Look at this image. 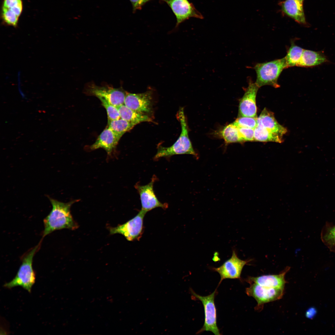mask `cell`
Returning <instances> with one entry per match:
<instances>
[{
    "label": "cell",
    "mask_w": 335,
    "mask_h": 335,
    "mask_svg": "<svg viewBox=\"0 0 335 335\" xmlns=\"http://www.w3.org/2000/svg\"><path fill=\"white\" fill-rule=\"evenodd\" d=\"M52 208L44 219V229L42 237L57 230L63 229L75 230L78 227L70 213L72 204L79 201L76 200L64 203L49 197Z\"/></svg>",
    "instance_id": "1"
},
{
    "label": "cell",
    "mask_w": 335,
    "mask_h": 335,
    "mask_svg": "<svg viewBox=\"0 0 335 335\" xmlns=\"http://www.w3.org/2000/svg\"><path fill=\"white\" fill-rule=\"evenodd\" d=\"M176 117L180 122L181 129L179 138L175 143L170 147H165L159 145L154 157V159L178 154H190L197 156L189 138L187 122L183 107L180 108L177 113Z\"/></svg>",
    "instance_id": "2"
},
{
    "label": "cell",
    "mask_w": 335,
    "mask_h": 335,
    "mask_svg": "<svg viewBox=\"0 0 335 335\" xmlns=\"http://www.w3.org/2000/svg\"><path fill=\"white\" fill-rule=\"evenodd\" d=\"M42 241L25 253L21 258L22 263L14 278L10 282L5 284L4 286L11 288L21 286L30 293L32 287L35 281L36 275L33 268V258L39 250Z\"/></svg>",
    "instance_id": "3"
},
{
    "label": "cell",
    "mask_w": 335,
    "mask_h": 335,
    "mask_svg": "<svg viewBox=\"0 0 335 335\" xmlns=\"http://www.w3.org/2000/svg\"><path fill=\"white\" fill-rule=\"evenodd\" d=\"M285 57L270 61L257 63L254 69L257 74L256 84L259 87L270 85L275 88L280 86L278 80L282 71L288 68Z\"/></svg>",
    "instance_id": "4"
},
{
    "label": "cell",
    "mask_w": 335,
    "mask_h": 335,
    "mask_svg": "<svg viewBox=\"0 0 335 335\" xmlns=\"http://www.w3.org/2000/svg\"><path fill=\"white\" fill-rule=\"evenodd\" d=\"M190 291L192 297L202 302L204 309V323L202 328L197 333V334L206 331L211 332L215 335H220L221 334L217 325V312L214 302L216 290L206 296L197 294L191 288L190 289Z\"/></svg>",
    "instance_id": "5"
},
{
    "label": "cell",
    "mask_w": 335,
    "mask_h": 335,
    "mask_svg": "<svg viewBox=\"0 0 335 335\" xmlns=\"http://www.w3.org/2000/svg\"><path fill=\"white\" fill-rule=\"evenodd\" d=\"M250 284L249 287L246 289V293L257 301V305L255 307L257 310H261L265 303L280 299L284 293V288H270L255 283Z\"/></svg>",
    "instance_id": "6"
},
{
    "label": "cell",
    "mask_w": 335,
    "mask_h": 335,
    "mask_svg": "<svg viewBox=\"0 0 335 335\" xmlns=\"http://www.w3.org/2000/svg\"><path fill=\"white\" fill-rule=\"evenodd\" d=\"M85 90L87 94L102 97L117 107L124 105L127 93L121 88L107 85L98 86L92 83L87 84Z\"/></svg>",
    "instance_id": "7"
},
{
    "label": "cell",
    "mask_w": 335,
    "mask_h": 335,
    "mask_svg": "<svg viewBox=\"0 0 335 335\" xmlns=\"http://www.w3.org/2000/svg\"><path fill=\"white\" fill-rule=\"evenodd\" d=\"M146 213L141 209L136 215L125 223L110 228V234H122L129 241L139 240L143 232V220Z\"/></svg>",
    "instance_id": "8"
},
{
    "label": "cell",
    "mask_w": 335,
    "mask_h": 335,
    "mask_svg": "<svg viewBox=\"0 0 335 335\" xmlns=\"http://www.w3.org/2000/svg\"><path fill=\"white\" fill-rule=\"evenodd\" d=\"M168 5L176 16L177 28L180 24L190 18L203 19L202 15L188 0H162Z\"/></svg>",
    "instance_id": "9"
},
{
    "label": "cell",
    "mask_w": 335,
    "mask_h": 335,
    "mask_svg": "<svg viewBox=\"0 0 335 335\" xmlns=\"http://www.w3.org/2000/svg\"><path fill=\"white\" fill-rule=\"evenodd\" d=\"M156 179V176L154 175L147 184L141 185L137 183L135 185L140 195L141 209L146 212L157 208H161L163 209L168 208V204L160 202L155 194L153 186Z\"/></svg>",
    "instance_id": "10"
},
{
    "label": "cell",
    "mask_w": 335,
    "mask_h": 335,
    "mask_svg": "<svg viewBox=\"0 0 335 335\" xmlns=\"http://www.w3.org/2000/svg\"><path fill=\"white\" fill-rule=\"evenodd\" d=\"M249 261L240 259L238 257L236 251L233 250L231 257L230 259L219 267H213L212 269L219 274L221 277L220 284L225 279H240L243 267Z\"/></svg>",
    "instance_id": "11"
},
{
    "label": "cell",
    "mask_w": 335,
    "mask_h": 335,
    "mask_svg": "<svg viewBox=\"0 0 335 335\" xmlns=\"http://www.w3.org/2000/svg\"><path fill=\"white\" fill-rule=\"evenodd\" d=\"M152 96L151 90L140 93L127 92L124 104L131 109L149 115L152 110Z\"/></svg>",
    "instance_id": "12"
},
{
    "label": "cell",
    "mask_w": 335,
    "mask_h": 335,
    "mask_svg": "<svg viewBox=\"0 0 335 335\" xmlns=\"http://www.w3.org/2000/svg\"><path fill=\"white\" fill-rule=\"evenodd\" d=\"M259 87L251 80L240 101L239 114L240 116L257 117L256 97Z\"/></svg>",
    "instance_id": "13"
},
{
    "label": "cell",
    "mask_w": 335,
    "mask_h": 335,
    "mask_svg": "<svg viewBox=\"0 0 335 335\" xmlns=\"http://www.w3.org/2000/svg\"><path fill=\"white\" fill-rule=\"evenodd\" d=\"M120 138L107 126L98 136L95 142L90 146V149L93 150L102 148L108 155H110Z\"/></svg>",
    "instance_id": "14"
},
{
    "label": "cell",
    "mask_w": 335,
    "mask_h": 335,
    "mask_svg": "<svg viewBox=\"0 0 335 335\" xmlns=\"http://www.w3.org/2000/svg\"><path fill=\"white\" fill-rule=\"evenodd\" d=\"M290 267L287 266L278 275H263L257 277H248L246 281L249 284L255 283L261 286L270 288H284L286 282L285 276Z\"/></svg>",
    "instance_id": "15"
},
{
    "label": "cell",
    "mask_w": 335,
    "mask_h": 335,
    "mask_svg": "<svg viewBox=\"0 0 335 335\" xmlns=\"http://www.w3.org/2000/svg\"><path fill=\"white\" fill-rule=\"evenodd\" d=\"M257 126L262 127L282 136L287 132V129L279 124L273 113L265 108L257 118Z\"/></svg>",
    "instance_id": "16"
},
{
    "label": "cell",
    "mask_w": 335,
    "mask_h": 335,
    "mask_svg": "<svg viewBox=\"0 0 335 335\" xmlns=\"http://www.w3.org/2000/svg\"><path fill=\"white\" fill-rule=\"evenodd\" d=\"M281 5L282 11L287 15L300 24H306L303 3L296 0H286Z\"/></svg>",
    "instance_id": "17"
},
{
    "label": "cell",
    "mask_w": 335,
    "mask_h": 335,
    "mask_svg": "<svg viewBox=\"0 0 335 335\" xmlns=\"http://www.w3.org/2000/svg\"><path fill=\"white\" fill-rule=\"evenodd\" d=\"M327 57L323 52L304 49L297 66L311 67L327 62Z\"/></svg>",
    "instance_id": "18"
},
{
    "label": "cell",
    "mask_w": 335,
    "mask_h": 335,
    "mask_svg": "<svg viewBox=\"0 0 335 335\" xmlns=\"http://www.w3.org/2000/svg\"><path fill=\"white\" fill-rule=\"evenodd\" d=\"M120 118L136 125L143 122H152L148 115L130 109L124 104L117 107Z\"/></svg>",
    "instance_id": "19"
},
{
    "label": "cell",
    "mask_w": 335,
    "mask_h": 335,
    "mask_svg": "<svg viewBox=\"0 0 335 335\" xmlns=\"http://www.w3.org/2000/svg\"><path fill=\"white\" fill-rule=\"evenodd\" d=\"M254 132L255 141L278 143L283 141L282 136L262 127L257 126L254 129Z\"/></svg>",
    "instance_id": "20"
},
{
    "label": "cell",
    "mask_w": 335,
    "mask_h": 335,
    "mask_svg": "<svg viewBox=\"0 0 335 335\" xmlns=\"http://www.w3.org/2000/svg\"><path fill=\"white\" fill-rule=\"evenodd\" d=\"M134 124L120 118L114 120H108V127L121 138L126 132L131 130Z\"/></svg>",
    "instance_id": "21"
},
{
    "label": "cell",
    "mask_w": 335,
    "mask_h": 335,
    "mask_svg": "<svg viewBox=\"0 0 335 335\" xmlns=\"http://www.w3.org/2000/svg\"><path fill=\"white\" fill-rule=\"evenodd\" d=\"M221 135L227 143L243 142L238 127L233 123L224 127L221 131Z\"/></svg>",
    "instance_id": "22"
},
{
    "label": "cell",
    "mask_w": 335,
    "mask_h": 335,
    "mask_svg": "<svg viewBox=\"0 0 335 335\" xmlns=\"http://www.w3.org/2000/svg\"><path fill=\"white\" fill-rule=\"evenodd\" d=\"M304 49L292 42L285 57L288 67L297 66L302 56Z\"/></svg>",
    "instance_id": "23"
},
{
    "label": "cell",
    "mask_w": 335,
    "mask_h": 335,
    "mask_svg": "<svg viewBox=\"0 0 335 335\" xmlns=\"http://www.w3.org/2000/svg\"><path fill=\"white\" fill-rule=\"evenodd\" d=\"M2 8L12 12L20 17L22 11V0H3Z\"/></svg>",
    "instance_id": "24"
},
{
    "label": "cell",
    "mask_w": 335,
    "mask_h": 335,
    "mask_svg": "<svg viewBox=\"0 0 335 335\" xmlns=\"http://www.w3.org/2000/svg\"><path fill=\"white\" fill-rule=\"evenodd\" d=\"M257 117L240 116L237 118L233 123L238 127L254 129L257 126Z\"/></svg>",
    "instance_id": "25"
},
{
    "label": "cell",
    "mask_w": 335,
    "mask_h": 335,
    "mask_svg": "<svg viewBox=\"0 0 335 335\" xmlns=\"http://www.w3.org/2000/svg\"><path fill=\"white\" fill-rule=\"evenodd\" d=\"M98 98L100 100L102 105L106 110L108 120H114L120 118L117 107L111 104L105 99L100 97Z\"/></svg>",
    "instance_id": "26"
},
{
    "label": "cell",
    "mask_w": 335,
    "mask_h": 335,
    "mask_svg": "<svg viewBox=\"0 0 335 335\" xmlns=\"http://www.w3.org/2000/svg\"><path fill=\"white\" fill-rule=\"evenodd\" d=\"M323 242L330 249L335 246V226L327 228L322 236Z\"/></svg>",
    "instance_id": "27"
},
{
    "label": "cell",
    "mask_w": 335,
    "mask_h": 335,
    "mask_svg": "<svg viewBox=\"0 0 335 335\" xmlns=\"http://www.w3.org/2000/svg\"><path fill=\"white\" fill-rule=\"evenodd\" d=\"M240 136L243 141H254V129L238 127Z\"/></svg>",
    "instance_id": "28"
},
{
    "label": "cell",
    "mask_w": 335,
    "mask_h": 335,
    "mask_svg": "<svg viewBox=\"0 0 335 335\" xmlns=\"http://www.w3.org/2000/svg\"><path fill=\"white\" fill-rule=\"evenodd\" d=\"M132 7L133 13L137 10H141L142 7L147 2L151 0H129Z\"/></svg>",
    "instance_id": "29"
},
{
    "label": "cell",
    "mask_w": 335,
    "mask_h": 335,
    "mask_svg": "<svg viewBox=\"0 0 335 335\" xmlns=\"http://www.w3.org/2000/svg\"><path fill=\"white\" fill-rule=\"evenodd\" d=\"M317 313L316 309L314 307L309 308L306 311V316L307 318L311 319L314 318Z\"/></svg>",
    "instance_id": "30"
},
{
    "label": "cell",
    "mask_w": 335,
    "mask_h": 335,
    "mask_svg": "<svg viewBox=\"0 0 335 335\" xmlns=\"http://www.w3.org/2000/svg\"><path fill=\"white\" fill-rule=\"evenodd\" d=\"M296 0L299 2H300L303 3V2L304 0Z\"/></svg>",
    "instance_id": "31"
}]
</instances>
